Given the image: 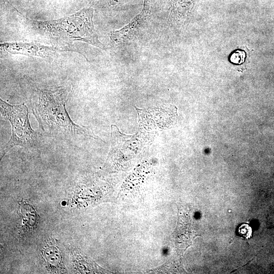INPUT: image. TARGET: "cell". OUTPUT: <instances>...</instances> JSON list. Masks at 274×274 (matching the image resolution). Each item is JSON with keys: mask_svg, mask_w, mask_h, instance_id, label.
<instances>
[{"mask_svg": "<svg viewBox=\"0 0 274 274\" xmlns=\"http://www.w3.org/2000/svg\"><path fill=\"white\" fill-rule=\"evenodd\" d=\"M72 92L71 85L54 90L37 89L30 99L31 110L45 134L56 139L71 140L80 136L93 137L88 128L71 119L65 105Z\"/></svg>", "mask_w": 274, "mask_h": 274, "instance_id": "obj_1", "label": "cell"}, {"mask_svg": "<svg viewBox=\"0 0 274 274\" xmlns=\"http://www.w3.org/2000/svg\"><path fill=\"white\" fill-rule=\"evenodd\" d=\"M245 57L246 54L244 51L236 50L231 54L230 60L232 63L241 64L244 62Z\"/></svg>", "mask_w": 274, "mask_h": 274, "instance_id": "obj_6", "label": "cell"}, {"mask_svg": "<svg viewBox=\"0 0 274 274\" xmlns=\"http://www.w3.org/2000/svg\"><path fill=\"white\" fill-rule=\"evenodd\" d=\"M238 233L241 236L249 238L252 236V228L247 224H243L239 227Z\"/></svg>", "mask_w": 274, "mask_h": 274, "instance_id": "obj_7", "label": "cell"}, {"mask_svg": "<svg viewBox=\"0 0 274 274\" xmlns=\"http://www.w3.org/2000/svg\"><path fill=\"white\" fill-rule=\"evenodd\" d=\"M93 9L86 7L61 18L48 21L31 20L26 22L39 35L62 44L83 42L105 49L94 28Z\"/></svg>", "mask_w": 274, "mask_h": 274, "instance_id": "obj_2", "label": "cell"}, {"mask_svg": "<svg viewBox=\"0 0 274 274\" xmlns=\"http://www.w3.org/2000/svg\"><path fill=\"white\" fill-rule=\"evenodd\" d=\"M123 1V0H109V3L111 6H115L118 4Z\"/></svg>", "mask_w": 274, "mask_h": 274, "instance_id": "obj_8", "label": "cell"}, {"mask_svg": "<svg viewBox=\"0 0 274 274\" xmlns=\"http://www.w3.org/2000/svg\"><path fill=\"white\" fill-rule=\"evenodd\" d=\"M1 113L11 123L12 133L3 148L1 159L15 146L37 149L40 146L38 133L31 127L28 109L24 104L12 105L0 99Z\"/></svg>", "mask_w": 274, "mask_h": 274, "instance_id": "obj_3", "label": "cell"}, {"mask_svg": "<svg viewBox=\"0 0 274 274\" xmlns=\"http://www.w3.org/2000/svg\"><path fill=\"white\" fill-rule=\"evenodd\" d=\"M149 9V0H144L141 12L128 24L118 30L110 32L109 37L112 44L119 46L132 40L147 20Z\"/></svg>", "mask_w": 274, "mask_h": 274, "instance_id": "obj_5", "label": "cell"}, {"mask_svg": "<svg viewBox=\"0 0 274 274\" xmlns=\"http://www.w3.org/2000/svg\"><path fill=\"white\" fill-rule=\"evenodd\" d=\"M1 5H4L6 4L7 3H8L9 4H10L8 0H1ZM11 5V4H10Z\"/></svg>", "mask_w": 274, "mask_h": 274, "instance_id": "obj_9", "label": "cell"}, {"mask_svg": "<svg viewBox=\"0 0 274 274\" xmlns=\"http://www.w3.org/2000/svg\"><path fill=\"white\" fill-rule=\"evenodd\" d=\"M1 51L7 55L21 54L42 58L54 57L58 53L64 51H80L71 45L47 46L36 42H7L0 44Z\"/></svg>", "mask_w": 274, "mask_h": 274, "instance_id": "obj_4", "label": "cell"}]
</instances>
